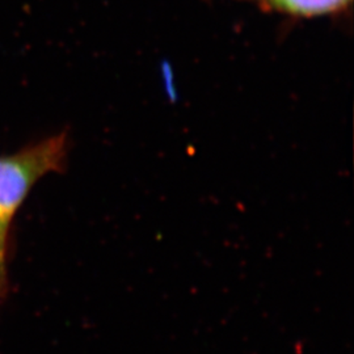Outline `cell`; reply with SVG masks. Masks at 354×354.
<instances>
[{"instance_id": "6da1fadb", "label": "cell", "mask_w": 354, "mask_h": 354, "mask_svg": "<svg viewBox=\"0 0 354 354\" xmlns=\"http://www.w3.org/2000/svg\"><path fill=\"white\" fill-rule=\"evenodd\" d=\"M68 138L62 133L0 156V223L10 227L13 215L39 178L67 167Z\"/></svg>"}, {"instance_id": "7a4b0ae2", "label": "cell", "mask_w": 354, "mask_h": 354, "mask_svg": "<svg viewBox=\"0 0 354 354\" xmlns=\"http://www.w3.org/2000/svg\"><path fill=\"white\" fill-rule=\"evenodd\" d=\"M281 11L299 15L317 16L335 12L344 8L351 0H268Z\"/></svg>"}, {"instance_id": "3957f363", "label": "cell", "mask_w": 354, "mask_h": 354, "mask_svg": "<svg viewBox=\"0 0 354 354\" xmlns=\"http://www.w3.org/2000/svg\"><path fill=\"white\" fill-rule=\"evenodd\" d=\"M8 228L0 223V279L4 282L6 279V270H4V264H6V248H7V235H8Z\"/></svg>"}, {"instance_id": "277c9868", "label": "cell", "mask_w": 354, "mask_h": 354, "mask_svg": "<svg viewBox=\"0 0 354 354\" xmlns=\"http://www.w3.org/2000/svg\"><path fill=\"white\" fill-rule=\"evenodd\" d=\"M3 288H4V282H3V281H1V279H0V290H1V289H3Z\"/></svg>"}]
</instances>
